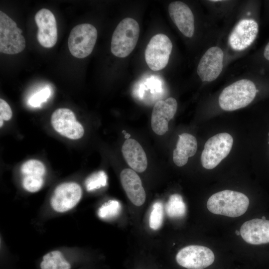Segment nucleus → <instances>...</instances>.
<instances>
[{
	"label": "nucleus",
	"mask_w": 269,
	"mask_h": 269,
	"mask_svg": "<svg viewBox=\"0 0 269 269\" xmlns=\"http://www.w3.org/2000/svg\"><path fill=\"white\" fill-rule=\"evenodd\" d=\"M177 109V102L172 97L159 100L154 105L151 117L153 131L162 135L168 131V123L173 118Z\"/></svg>",
	"instance_id": "13"
},
{
	"label": "nucleus",
	"mask_w": 269,
	"mask_h": 269,
	"mask_svg": "<svg viewBox=\"0 0 269 269\" xmlns=\"http://www.w3.org/2000/svg\"><path fill=\"white\" fill-rule=\"evenodd\" d=\"M51 95V90L44 88L32 95L28 100V104L32 107H38L45 102Z\"/></svg>",
	"instance_id": "27"
},
{
	"label": "nucleus",
	"mask_w": 269,
	"mask_h": 269,
	"mask_svg": "<svg viewBox=\"0 0 269 269\" xmlns=\"http://www.w3.org/2000/svg\"><path fill=\"white\" fill-rule=\"evenodd\" d=\"M121 211L120 202L117 200H110L99 208L98 215L103 219H110L118 216Z\"/></svg>",
	"instance_id": "22"
},
{
	"label": "nucleus",
	"mask_w": 269,
	"mask_h": 269,
	"mask_svg": "<svg viewBox=\"0 0 269 269\" xmlns=\"http://www.w3.org/2000/svg\"><path fill=\"white\" fill-rule=\"evenodd\" d=\"M0 127H1L3 125V120L1 118H0Z\"/></svg>",
	"instance_id": "31"
},
{
	"label": "nucleus",
	"mask_w": 269,
	"mask_h": 269,
	"mask_svg": "<svg viewBox=\"0 0 269 269\" xmlns=\"http://www.w3.org/2000/svg\"><path fill=\"white\" fill-rule=\"evenodd\" d=\"M257 92L256 86L252 81L238 80L223 90L219 97V106L226 111L244 108L253 101Z\"/></svg>",
	"instance_id": "2"
},
{
	"label": "nucleus",
	"mask_w": 269,
	"mask_h": 269,
	"mask_svg": "<svg viewBox=\"0 0 269 269\" xmlns=\"http://www.w3.org/2000/svg\"><path fill=\"white\" fill-rule=\"evenodd\" d=\"M167 215L171 218H180L185 215L186 208L182 197L179 194L171 195L165 206Z\"/></svg>",
	"instance_id": "21"
},
{
	"label": "nucleus",
	"mask_w": 269,
	"mask_h": 269,
	"mask_svg": "<svg viewBox=\"0 0 269 269\" xmlns=\"http://www.w3.org/2000/svg\"><path fill=\"white\" fill-rule=\"evenodd\" d=\"M39 268L40 269H71L72 264L61 251L55 250L42 257Z\"/></svg>",
	"instance_id": "20"
},
{
	"label": "nucleus",
	"mask_w": 269,
	"mask_h": 269,
	"mask_svg": "<svg viewBox=\"0 0 269 269\" xmlns=\"http://www.w3.org/2000/svg\"><path fill=\"white\" fill-rule=\"evenodd\" d=\"M122 152L125 160L134 171L142 172L146 170L147 166L146 153L136 140L126 139L122 145Z\"/></svg>",
	"instance_id": "18"
},
{
	"label": "nucleus",
	"mask_w": 269,
	"mask_h": 269,
	"mask_svg": "<svg viewBox=\"0 0 269 269\" xmlns=\"http://www.w3.org/2000/svg\"><path fill=\"white\" fill-rule=\"evenodd\" d=\"M235 233L237 235H239L240 234V232L239 231H236Z\"/></svg>",
	"instance_id": "32"
},
{
	"label": "nucleus",
	"mask_w": 269,
	"mask_h": 269,
	"mask_svg": "<svg viewBox=\"0 0 269 269\" xmlns=\"http://www.w3.org/2000/svg\"><path fill=\"white\" fill-rule=\"evenodd\" d=\"M262 219H263V220H266V217H264V216H263V217H262Z\"/></svg>",
	"instance_id": "33"
},
{
	"label": "nucleus",
	"mask_w": 269,
	"mask_h": 269,
	"mask_svg": "<svg viewBox=\"0 0 269 269\" xmlns=\"http://www.w3.org/2000/svg\"><path fill=\"white\" fill-rule=\"evenodd\" d=\"M12 112L8 103L2 99H0V118L9 121L12 117Z\"/></svg>",
	"instance_id": "28"
},
{
	"label": "nucleus",
	"mask_w": 269,
	"mask_h": 269,
	"mask_svg": "<svg viewBox=\"0 0 269 269\" xmlns=\"http://www.w3.org/2000/svg\"><path fill=\"white\" fill-rule=\"evenodd\" d=\"M20 171L24 175H34L43 177L46 169L43 163L36 159H30L22 164Z\"/></svg>",
	"instance_id": "23"
},
{
	"label": "nucleus",
	"mask_w": 269,
	"mask_h": 269,
	"mask_svg": "<svg viewBox=\"0 0 269 269\" xmlns=\"http://www.w3.org/2000/svg\"><path fill=\"white\" fill-rule=\"evenodd\" d=\"M240 235L247 243L261 245L269 243V220L253 219L244 223Z\"/></svg>",
	"instance_id": "16"
},
{
	"label": "nucleus",
	"mask_w": 269,
	"mask_h": 269,
	"mask_svg": "<svg viewBox=\"0 0 269 269\" xmlns=\"http://www.w3.org/2000/svg\"><path fill=\"white\" fill-rule=\"evenodd\" d=\"M124 135L125 138H127V139H129L131 136V134L128 133H126Z\"/></svg>",
	"instance_id": "30"
},
{
	"label": "nucleus",
	"mask_w": 269,
	"mask_h": 269,
	"mask_svg": "<svg viewBox=\"0 0 269 269\" xmlns=\"http://www.w3.org/2000/svg\"><path fill=\"white\" fill-rule=\"evenodd\" d=\"M171 19L185 36L191 37L194 32V18L189 6L180 1L171 2L168 6Z\"/></svg>",
	"instance_id": "15"
},
{
	"label": "nucleus",
	"mask_w": 269,
	"mask_h": 269,
	"mask_svg": "<svg viewBox=\"0 0 269 269\" xmlns=\"http://www.w3.org/2000/svg\"><path fill=\"white\" fill-rule=\"evenodd\" d=\"M82 195V190L78 183H63L55 188L50 199V205L55 211L64 213L73 208Z\"/></svg>",
	"instance_id": "9"
},
{
	"label": "nucleus",
	"mask_w": 269,
	"mask_h": 269,
	"mask_svg": "<svg viewBox=\"0 0 269 269\" xmlns=\"http://www.w3.org/2000/svg\"><path fill=\"white\" fill-rule=\"evenodd\" d=\"M122 186L130 201L135 206L142 205L145 200V192L139 176L133 169L126 168L120 173Z\"/></svg>",
	"instance_id": "17"
},
{
	"label": "nucleus",
	"mask_w": 269,
	"mask_h": 269,
	"mask_svg": "<svg viewBox=\"0 0 269 269\" xmlns=\"http://www.w3.org/2000/svg\"><path fill=\"white\" fill-rule=\"evenodd\" d=\"M224 54L218 46L209 48L201 57L197 72L202 81L211 82L219 76L223 69Z\"/></svg>",
	"instance_id": "12"
},
{
	"label": "nucleus",
	"mask_w": 269,
	"mask_h": 269,
	"mask_svg": "<svg viewBox=\"0 0 269 269\" xmlns=\"http://www.w3.org/2000/svg\"><path fill=\"white\" fill-rule=\"evenodd\" d=\"M178 136L176 147L173 152V159L174 163L180 167L186 164L189 157L195 155L197 141L193 135L188 133H183Z\"/></svg>",
	"instance_id": "19"
},
{
	"label": "nucleus",
	"mask_w": 269,
	"mask_h": 269,
	"mask_svg": "<svg viewBox=\"0 0 269 269\" xmlns=\"http://www.w3.org/2000/svg\"><path fill=\"white\" fill-rule=\"evenodd\" d=\"M22 30L16 22L1 10L0 11V51L7 54H16L25 47Z\"/></svg>",
	"instance_id": "6"
},
{
	"label": "nucleus",
	"mask_w": 269,
	"mask_h": 269,
	"mask_svg": "<svg viewBox=\"0 0 269 269\" xmlns=\"http://www.w3.org/2000/svg\"><path fill=\"white\" fill-rule=\"evenodd\" d=\"M139 26L131 17L123 19L117 26L112 37L111 51L116 56L125 58L134 49L138 41Z\"/></svg>",
	"instance_id": "3"
},
{
	"label": "nucleus",
	"mask_w": 269,
	"mask_h": 269,
	"mask_svg": "<svg viewBox=\"0 0 269 269\" xmlns=\"http://www.w3.org/2000/svg\"><path fill=\"white\" fill-rule=\"evenodd\" d=\"M43 184V177L39 176H24L22 180V185L24 189L32 193L38 191L42 187Z\"/></svg>",
	"instance_id": "26"
},
{
	"label": "nucleus",
	"mask_w": 269,
	"mask_h": 269,
	"mask_svg": "<svg viewBox=\"0 0 269 269\" xmlns=\"http://www.w3.org/2000/svg\"><path fill=\"white\" fill-rule=\"evenodd\" d=\"M107 183V176L102 170L91 174L85 180V186L88 191H92L104 187Z\"/></svg>",
	"instance_id": "24"
},
{
	"label": "nucleus",
	"mask_w": 269,
	"mask_h": 269,
	"mask_svg": "<svg viewBox=\"0 0 269 269\" xmlns=\"http://www.w3.org/2000/svg\"><path fill=\"white\" fill-rule=\"evenodd\" d=\"M233 143L228 133L218 134L206 142L201 156L203 167L207 169L216 167L230 153Z\"/></svg>",
	"instance_id": "5"
},
{
	"label": "nucleus",
	"mask_w": 269,
	"mask_h": 269,
	"mask_svg": "<svg viewBox=\"0 0 269 269\" xmlns=\"http://www.w3.org/2000/svg\"><path fill=\"white\" fill-rule=\"evenodd\" d=\"M163 207L161 202L157 201L153 204L149 219V225L151 229H159L163 222Z\"/></svg>",
	"instance_id": "25"
},
{
	"label": "nucleus",
	"mask_w": 269,
	"mask_h": 269,
	"mask_svg": "<svg viewBox=\"0 0 269 269\" xmlns=\"http://www.w3.org/2000/svg\"><path fill=\"white\" fill-rule=\"evenodd\" d=\"M96 27L89 23L78 24L71 30L68 45L71 54L78 58H84L92 52L97 39Z\"/></svg>",
	"instance_id": "4"
},
{
	"label": "nucleus",
	"mask_w": 269,
	"mask_h": 269,
	"mask_svg": "<svg viewBox=\"0 0 269 269\" xmlns=\"http://www.w3.org/2000/svg\"><path fill=\"white\" fill-rule=\"evenodd\" d=\"M249 199L240 192L225 190L210 197L207 207L211 213L230 217H238L247 210Z\"/></svg>",
	"instance_id": "1"
},
{
	"label": "nucleus",
	"mask_w": 269,
	"mask_h": 269,
	"mask_svg": "<svg viewBox=\"0 0 269 269\" xmlns=\"http://www.w3.org/2000/svg\"><path fill=\"white\" fill-rule=\"evenodd\" d=\"M268 135H269V133H268ZM268 143L269 144V140Z\"/></svg>",
	"instance_id": "34"
},
{
	"label": "nucleus",
	"mask_w": 269,
	"mask_h": 269,
	"mask_svg": "<svg viewBox=\"0 0 269 269\" xmlns=\"http://www.w3.org/2000/svg\"><path fill=\"white\" fill-rule=\"evenodd\" d=\"M51 124L57 133L69 139H79L84 134L83 127L77 121L73 112L69 109L56 110L51 115Z\"/></svg>",
	"instance_id": "10"
},
{
	"label": "nucleus",
	"mask_w": 269,
	"mask_h": 269,
	"mask_svg": "<svg viewBox=\"0 0 269 269\" xmlns=\"http://www.w3.org/2000/svg\"><path fill=\"white\" fill-rule=\"evenodd\" d=\"M214 254L209 248L190 245L181 249L176 256L178 265L187 269H204L212 265Z\"/></svg>",
	"instance_id": "8"
},
{
	"label": "nucleus",
	"mask_w": 269,
	"mask_h": 269,
	"mask_svg": "<svg viewBox=\"0 0 269 269\" xmlns=\"http://www.w3.org/2000/svg\"><path fill=\"white\" fill-rule=\"evenodd\" d=\"M172 49L169 37L163 34L154 35L145 50V60L148 67L153 71H159L168 64Z\"/></svg>",
	"instance_id": "7"
},
{
	"label": "nucleus",
	"mask_w": 269,
	"mask_h": 269,
	"mask_svg": "<svg viewBox=\"0 0 269 269\" xmlns=\"http://www.w3.org/2000/svg\"><path fill=\"white\" fill-rule=\"evenodd\" d=\"M34 20L38 27L37 38L44 47L51 48L57 41V22L54 14L49 9L42 8L37 12Z\"/></svg>",
	"instance_id": "11"
},
{
	"label": "nucleus",
	"mask_w": 269,
	"mask_h": 269,
	"mask_svg": "<svg viewBox=\"0 0 269 269\" xmlns=\"http://www.w3.org/2000/svg\"><path fill=\"white\" fill-rule=\"evenodd\" d=\"M264 55L266 59L269 60V42L267 44L265 48Z\"/></svg>",
	"instance_id": "29"
},
{
	"label": "nucleus",
	"mask_w": 269,
	"mask_h": 269,
	"mask_svg": "<svg viewBox=\"0 0 269 269\" xmlns=\"http://www.w3.org/2000/svg\"><path fill=\"white\" fill-rule=\"evenodd\" d=\"M259 27L252 19L240 20L235 26L229 37L231 47L236 51H242L250 46L255 40Z\"/></svg>",
	"instance_id": "14"
}]
</instances>
